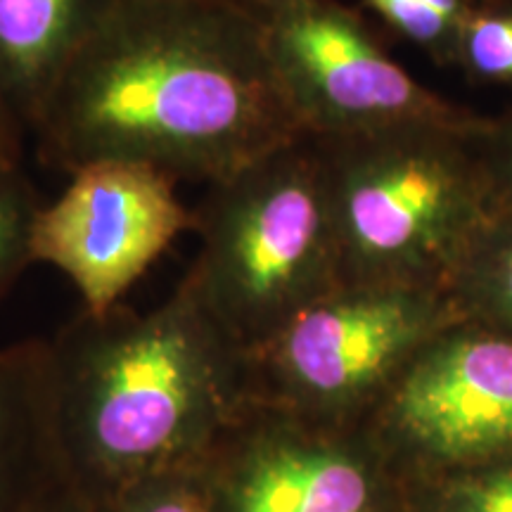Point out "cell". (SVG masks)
Returning <instances> with one entry per match:
<instances>
[{"label":"cell","instance_id":"cell-1","mask_svg":"<svg viewBox=\"0 0 512 512\" xmlns=\"http://www.w3.org/2000/svg\"><path fill=\"white\" fill-rule=\"evenodd\" d=\"M43 162L216 183L302 138L249 0H117L43 102Z\"/></svg>","mask_w":512,"mask_h":512},{"label":"cell","instance_id":"cell-2","mask_svg":"<svg viewBox=\"0 0 512 512\" xmlns=\"http://www.w3.org/2000/svg\"><path fill=\"white\" fill-rule=\"evenodd\" d=\"M50 432L62 477L102 505L204 463L249 403L247 354L185 287L150 311H81L46 339Z\"/></svg>","mask_w":512,"mask_h":512},{"label":"cell","instance_id":"cell-3","mask_svg":"<svg viewBox=\"0 0 512 512\" xmlns=\"http://www.w3.org/2000/svg\"><path fill=\"white\" fill-rule=\"evenodd\" d=\"M479 124H413L320 143L344 283L448 290L501 202Z\"/></svg>","mask_w":512,"mask_h":512},{"label":"cell","instance_id":"cell-4","mask_svg":"<svg viewBox=\"0 0 512 512\" xmlns=\"http://www.w3.org/2000/svg\"><path fill=\"white\" fill-rule=\"evenodd\" d=\"M181 285L245 354L335 290L342 259L318 140L302 136L209 183Z\"/></svg>","mask_w":512,"mask_h":512},{"label":"cell","instance_id":"cell-5","mask_svg":"<svg viewBox=\"0 0 512 512\" xmlns=\"http://www.w3.org/2000/svg\"><path fill=\"white\" fill-rule=\"evenodd\" d=\"M458 320L441 287L342 283L247 354L249 401L358 427L408 361Z\"/></svg>","mask_w":512,"mask_h":512},{"label":"cell","instance_id":"cell-6","mask_svg":"<svg viewBox=\"0 0 512 512\" xmlns=\"http://www.w3.org/2000/svg\"><path fill=\"white\" fill-rule=\"evenodd\" d=\"M304 136L320 143L413 124H479L396 62L339 0H249Z\"/></svg>","mask_w":512,"mask_h":512},{"label":"cell","instance_id":"cell-7","mask_svg":"<svg viewBox=\"0 0 512 512\" xmlns=\"http://www.w3.org/2000/svg\"><path fill=\"white\" fill-rule=\"evenodd\" d=\"M394 467H467L512 453V339L458 320L434 335L363 422Z\"/></svg>","mask_w":512,"mask_h":512},{"label":"cell","instance_id":"cell-8","mask_svg":"<svg viewBox=\"0 0 512 512\" xmlns=\"http://www.w3.org/2000/svg\"><path fill=\"white\" fill-rule=\"evenodd\" d=\"M392 465L366 427L249 401L204 460L214 512H387Z\"/></svg>","mask_w":512,"mask_h":512},{"label":"cell","instance_id":"cell-9","mask_svg":"<svg viewBox=\"0 0 512 512\" xmlns=\"http://www.w3.org/2000/svg\"><path fill=\"white\" fill-rule=\"evenodd\" d=\"M69 176L38 209L31 256L72 280L83 311L105 313L192 228V209L178 197V178L155 166L95 162Z\"/></svg>","mask_w":512,"mask_h":512},{"label":"cell","instance_id":"cell-10","mask_svg":"<svg viewBox=\"0 0 512 512\" xmlns=\"http://www.w3.org/2000/svg\"><path fill=\"white\" fill-rule=\"evenodd\" d=\"M117 0H0V107L31 131L64 67Z\"/></svg>","mask_w":512,"mask_h":512},{"label":"cell","instance_id":"cell-11","mask_svg":"<svg viewBox=\"0 0 512 512\" xmlns=\"http://www.w3.org/2000/svg\"><path fill=\"white\" fill-rule=\"evenodd\" d=\"M46 394V339L0 349V512H22L62 484Z\"/></svg>","mask_w":512,"mask_h":512},{"label":"cell","instance_id":"cell-12","mask_svg":"<svg viewBox=\"0 0 512 512\" xmlns=\"http://www.w3.org/2000/svg\"><path fill=\"white\" fill-rule=\"evenodd\" d=\"M448 294L460 316L512 339V204L501 200L467 247Z\"/></svg>","mask_w":512,"mask_h":512},{"label":"cell","instance_id":"cell-13","mask_svg":"<svg viewBox=\"0 0 512 512\" xmlns=\"http://www.w3.org/2000/svg\"><path fill=\"white\" fill-rule=\"evenodd\" d=\"M453 67L470 81L512 88V0H470Z\"/></svg>","mask_w":512,"mask_h":512},{"label":"cell","instance_id":"cell-14","mask_svg":"<svg viewBox=\"0 0 512 512\" xmlns=\"http://www.w3.org/2000/svg\"><path fill=\"white\" fill-rule=\"evenodd\" d=\"M377 17L441 67L456 64L460 27L470 0H366Z\"/></svg>","mask_w":512,"mask_h":512},{"label":"cell","instance_id":"cell-15","mask_svg":"<svg viewBox=\"0 0 512 512\" xmlns=\"http://www.w3.org/2000/svg\"><path fill=\"white\" fill-rule=\"evenodd\" d=\"M41 197L19 159H0V299L34 264L31 233Z\"/></svg>","mask_w":512,"mask_h":512},{"label":"cell","instance_id":"cell-16","mask_svg":"<svg viewBox=\"0 0 512 512\" xmlns=\"http://www.w3.org/2000/svg\"><path fill=\"white\" fill-rule=\"evenodd\" d=\"M98 512H214L204 463L150 477L121 491Z\"/></svg>","mask_w":512,"mask_h":512},{"label":"cell","instance_id":"cell-17","mask_svg":"<svg viewBox=\"0 0 512 512\" xmlns=\"http://www.w3.org/2000/svg\"><path fill=\"white\" fill-rule=\"evenodd\" d=\"M422 512H512V463L444 479L420 496Z\"/></svg>","mask_w":512,"mask_h":512},{"label":"cell","instance_id":"cell-18","mask_svg":"<svg viewBox=\"0 0 512 512\" xmlns=\"http://www.w3.org/2000/svg\"><path fill=\"white\" fill-rule=\"evenodd\" d=\"M482 143L498 195L512 204V100L501 114L489 117V128Z\"/></svg>","mask_w":512,"mask_h":512},{"label":"cell","instance_id":"cell-19","mask_svg":"<svg viewBox=\"0 0 512 512\" xmlns=\"http://www.w3.org/2000/svg\"><path fill=\"white\" fill-rule=\"evenodd\" d=\"M22 512H98L93 503H88L86 498L69 486L67 482L53 486L48 494H43L38 501L29 505Z\"/></svg>","mask_w":512,"mask_h":512},{"label":"cell","instance_id":"cell-20","mask_svg":"<svg viewBox=\"0 0 512 512\" xmlns=\"http://www.w3.org/2000/svg\"><path fill=\"white\" fill-rule=\"evenodd\" d=\"M22 152V133L0 119V159H19Z\"/></svg>","mask_w":512,"mask_h":512},{"label":"cell","instance_id":"cell-21","mask_svg":"<svg viewBox=\"0 0 512 512\" xmlns=\"http://www.w3.org/2000/svg\"><path fill=\"white\" fill-rule=\"evenodd\" d=\"M0 119H3L5 121V124H10L12 128H15V131H19V128L15 126V124H12V121H10V117H8V114H5V110H3V107H0ZM19 133H22V131H19Z\"/></svg>","mask_w":512,"mask_h":512}]
</instances>
